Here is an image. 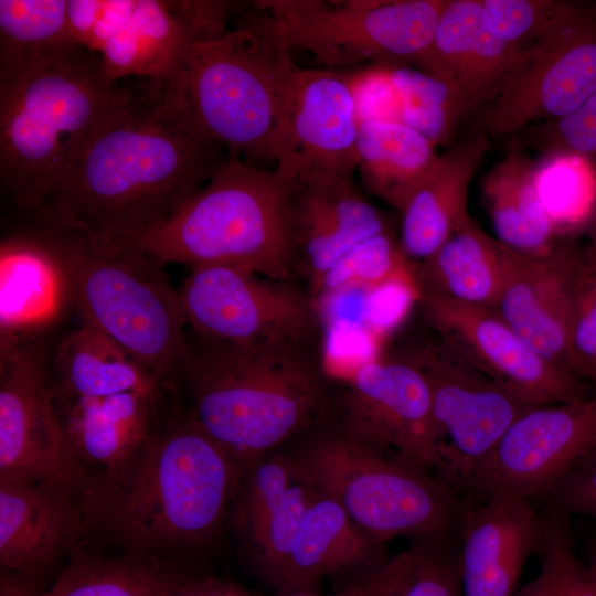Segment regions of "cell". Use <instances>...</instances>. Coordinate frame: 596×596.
Here are the masks:
<instances>
[{
	"mask_svg": "<svg viewBox=\"0 0 596 596\" xmlns=\"http://www.w3.org/2000/svg\"><path fill=\"white\" fill-rule=\"evenodd\" d=\"M332 418L351 438L434 473L440 436L422 373L386 352L361 363L336 392Z\"/></svg>",
	"mask_w": 596,
	"mask_h": 596,
	"instance_id": "13",
	"label": "cell"
},
{
	"mask_svg": "<svg viewBox=\"0 0 596 596\" xmlns=\"http://www.w3.org/2000/svg\"><path fill=\"white\" fill-rule=\"evenodd\" d=\"M71 302L64 262L54 238L1 244V347L47 326Z\"/></svg>",
	"mask_w": 596,
	"mask_h": 596,
	"instance_id": "26",
	"label": "cell"
},
{
	"mask_svg": "<svg viewBox=\"0 0 596 596\" xmlns=\"http://www.w3.org/2000/svg\"><path fill=\"white\" fill-rule=\"evenodd\" d=\"M56 401L125 392L158 396L162 384L99 330L83 323L60 342L54 360Z\"/></svg>",
	"mask_w": 596,
	"mask_h": 596,
	"instance_id": "30",
	"label": "cell"
},
{
	"mask_svg": "<svg viewBox=\"0 0 596 596\" xmlns=\"http://www.w3.org/2000/svg\"><path fill=\"white\" fill-rule=\"evenodd\" d=\"M313 489V488H312ZM331 498L313 489L275 588L317 590L327 577L374 571L390 556Z\"/></svg>",
	"mask_w": 596,
	"mask_h": 596,
	"instance_id": "23",
	"label": "cell"
},
{
	"mask_svg": "<svg viewBox=\"0 0 596 596\" xmlns=\"http://www.w3.org/2000/svg\"><path fill=\"white\" fill-rule=\"evenodd\" d=\"M280 450L298 480L334 500L377 542L459 530L466 500L428 469L354 440L332 416Z\"/></svg>",
	"mask_w": 596,
	"mask_h": 596,
	"instance_id": "7",
	"label": "cell"
},
{
	"mask_svg": "<svg viewBox=\"0 0 596 596\" xmlns=\"http://www.w3.org/2000/svg\"><path fill=\"white\" fill-rule=\"evenodd\" d=\"M508 138L540 156L566 152L596 166V93L572 113L529 126Z\"/></svg>",
	"mask_w": 596,
	"mask_h": 596,
	"instance_id": "39",
	"label": "cell"
},
{
	"mask_svg": "<svg viewBox=\"0 0 596 596\" xmlns=\"http://www.w3.org/2000/svg\"><path fill=\"white\" fill-rule=\"evenodd\" d=\"M347 587L352 596H462L458 532L413 538Z\"/></svg>",
	"mask_w": 596,
	"mask_h": 596,
	"instance_id": "32",
	"label": "cell"
},
{
	"mask_svg": "<svg viewBox=\"0 0 596 596\" xmlns=\"http://www.w3.org/2000/svg\"><path fill=\"white\" fill-rule=\"evenodd\" d=\"M482 199L496 238L528 255H545L557 245V233L540 201L535 160L509 139L504 157L486 174Z\"/></svg>",
	"mask_w": 596,
	"mask_h": 596,
	"instance_id": "29",
	"label": "cell"
},
{
	"mask_svg": "<svg viewBox=\"0 0 596 596\" xmlns=\"http://www.w3.org/2000/svg\"><path fill=\"white\" fill-rule=\"evenodd\" d=\"M503 248L470 216L434 254L412 264L416 296L493 308L503 281Z\"/></svg>",
	"mask_w": 596,
	"mask_h": 596,
	"instance_id": "28",
	"label": "cell"
},
{
	"mask_svg": "<svg viewBox=\"0 0 596 596\" xmlns=\"http://www.w3.org/2000/svg\"><path fill=\"white\" fill-rule=\"evenodd\" d=\"M543 530L536 553L549 561L554 575L555 596H596L590 571L577 556L570 515L545 507Z\"/></svg>",
	"mask_w": 596,
	"mask_h": 596,
	"instance_id": "40",
	"label": "cell"
},
{
	"mask_svg": "<svg viewBox=\"0 0 596 596\" xmlns=\"http://www.w3.org/2000/svg\"><path fill=\"white\" fill-rule=\"evenodd\" d=\"M2 596H25V595H20V594H6V595H2Z\"/></svg>",
	"mask_w": 596,
	"mask_h": 596,
	"instance_id": "50",
	"label": "cell"
},
{
	"mask_svg": "<svg viewBox=\"0 0 596 596\" xmlns=\"http://www.w3.org/2000/svg\"><path fill=\"white\" fill-rule=\"evenodd\" d=\"M391 65L375 64L341 73L354 103L359 123L371 120L400 121L401 102L394 85Z\"/></svg>",
	"mask_w": 596,
	"mask_h": 596,
	"instance_id": "42",
	"label": "cell"
},
{
	"mask_svg": "<svg viewBox=\"0 0 596 596\" xmlns=\"http://www.w3.org/2000/svg\"><path fill=\"white\" fill-rule=\"evenodd\" d=\"M400 96V121L414 129L435 147L453 141L468 107L449 82L408 64L391 65Z\"/></svg>",
	"mask_w": 596,
	"mask_h": 596,
	"instance_id": "34",
	"label": "cell"
},
{
	"mask_svg": "<svg viewBox=\"0 0 596 596\" xmlns=\"http://www.w3.org/2000/svg\"><path fill=\"white\" fill-rule=\"evenodd\" d=\"M294 180L236 156L167 220L125 248L161 265L231 266L295 281Z\"/></svg>",
	"mask_w": 596,
	"mask_h": 596,
	"instance_id": "5",
	"label": "cell"
},
{
	"mask_svg": "<svg viewBox=\"0 0 596 596\" xmlns=\"http://www.w3.org/2000/svg\"><path fill=\"white\" fill-rule=\"evenodd\" d=\"M184 320L202 340L258 345L318 343L320 310L306 288L231 267L191 268L178 289Z\"/></svg>",
	"mask_w": 596,
	"mask_h": 596,
	"instance_id": "12",
	"label": "cell"
},
{
	"mask_svg": "<svg viewBox=\"0 0 596 596\" xmlns=\"http://www.w3.org/2000/svg\"><path fill=\"white\" fill-rule=\"evenodd\" d=\"M114 477L106 524L140 551L199 546L233 509L242 467L189 414L152 433Z\"/></svg>",
	"mask_w": 596,
	"mask_h": 596,
	"instance_id": "4",
	"label": "cell"
},
{
	"mask_svg": "<svg viewBox=\"0 0 596 596\" xmlns=\"http://www.w3.org/2000/svg\"><path fill=\"white\" fill-rule=\"evenodd\" d=\"M171 596H256L241 585L214 577L185 575Z\"/></svg>",
	"mask_w": 596,
	"mask_h": 596,
	"instance_id": "44",
	"label": "cell"
},
{
	"mask_svg": "<svg viewBox=\"0 0 596 596\" xmlns=\"http://www.w3.org/2000/svg\"><path fill=\"white\" fill-rule=\"evenodd\" d=\"M586 564L590 571L596 592V544L589 546Z\"/></svg>",
	"mask_w": 596,
	"mask_h": 596,
	"instance_id": "48",
	"label": "cell"
},
{
	"mask_svg": "<svg viewBox=\"0 0 596 596\" xmlns=\"http://www.w3.org/2000/svg\"><path fill=\"white\" fill-rule=\"evenodd\" d=\"M594 448L596 396L531 407L478 468L468 500L542 499Z\"/></svg>",
	"mask_w": 596,
	"mask_h": 596,
	"instance_id": "16",
	"label": "cell"
},
{
	"mask_svg": "<svg viewBox=\"0 0 596 596\" xmlns=\"http://www.w3.org/2000/svg\"><path fill=\"white\" fill-rule=\"evenodd\" d=\"M185 575L155 558H77L35 596H171Z\"/></svg>",
	"mask_w": 596,
	"mask_h": 596,
	"instance_id": "33",
	"label": "cell"
},
{
	"mask_svg": "<svg viewBox=\"0 0 596 596\" xmlns=\"http://www.w3.org/2000/svg\"><path fill=\"white\" fill-rule=\"evenodd\" d=\"M224 150L164 109L149 83L91 134L34 214L96 247L125 248L200 190Z\"/></svg>",
	"mask_w": 596,
	"mask_h": 596,
	"instance_id": "1",
	"label": "cell"
},
{
	"mask_svg": "<svg viewBox=\"0 0 596 596\" xmlns=\"http://www.w3.org/2000/svg\"><path fill=\"white\" fill-rule=\"evenodd\" d=\"M545 507L568 515L596 518V448L542 498Z\"/></svg>",
	"mask_w": 596,
	"mask_h": 596,
	"instance_id": "43",
	"label": "cell"
},
{
	"mask_svg": "<svg viewBox=\"0 0 596 596\" xmlns=\"http://www.w3.org/2000/svg\"><path fill=\"white\" fill-rule=\"evenodd\" d=\"M397 280L416 297L412 263L403 254L400 242L386 231L352 246L323 276L311 299L319 308L334 295L376 289Z\"/></svg>",
	"mask_w": 596,
	"mask_h": 596,
	"instance_id": "35",
	"label": "cell"
},
{
	"mask_svg": "<svg viewBox=\"0 0 596 596\" xmlns=\"http://www.w3.org/2000/svg\"><path fill=\"white\" fill-rule=\"evenodd\" d=\"M587 247L596 254V204L587 221Z\"/></svg>",
	"mask_w": 596,
	"mask_h": 596,
	"instance_id": "46",
	"label": "cell"
},
{
	"mask_svg": "<svg viewBox=\"0 0 596 596\" xmlns=\"http://www.w3.org/2000/svg\"><path fill=\"white\" fill-rule=\"evenodd\" d=\"M542 530V511L529 500L468 502L458 530L462 596H515Z\"/></svg>",
	"mask_w": 596,
	"mask_h": 596,
	"instance_id": "19",
	"label": "cell"
},
{
	"mask_svg": "<svg viewBox=\"0 0 596 596\" xmlns=\"http://www.w3.org/2000/svg\"><path fill=\"white\" fill-rule=\"evenodd\" d=\"M192 42L171 2L157 0H93L77 31V43L98 53L111 79L134 75L156 85Z\"/></svg>",
	"mask_w": 596,
	"mask_h": 596,
	"instance_id": "18",
	"label": "cell"
},
{
	"mask_svg": "<svg viewBox=\"0 0 596 596\" xmlns=\"http://www.w3.org/2000/svg\"><path fill=\"white\" fill-rule=\"evenodd\" d=\"M178 382L190 415L242 468L329 419L337 392L318 343L235 345L192 336Z\"/></svg>",
	"mask_w": 596,
	"mask_h": 596,
	"instance_id": "2",
	"label": "cell"
},
{
	"mask_svg": "<svg viewBox=\"0 0 596 596\" xmlns=\"http://www.w3.org/2000/svg\"><path fill=\"white\" fill-rule=\"evenodd\" d=\"M291 61L280 30L258 9L237 28L190 43L167 78L153 84L156 97L230 156L274 161L280 84Z\"/></svg>",
	"mask_w": 596,
	"mask_h": 596,
	"instance_id": "6",
	"label": "cell"
},
{
	"mask_svg": "<svg viewBox=\"0 0 596 596\" xmlns=\"http://www.w3.org/2000/svg\"><path fill=\"white\" fill-rule=\"evenodd\" d=\"M157 397L125 392L55 401L63 405L57 407L78 459L100 464L114 473L128 464L151 436Z\"/></svg>",
	"mask_w": 596,
	"mask_h": 596,
	"instance_id": "27",
	"label": "cell"
},
{
	"mask_svg": "<svg viewBox=\"0 0 596 596\" xmlns=\"http://www.w3.org/2000/svg\"><path fill=\"white\" fill-rule=\"evenodd\" d=\"M436 147L394 120L360 124L356 170L366 191L398 212L437 163Z\"/></svg>",
	"mask_w": 596,
	"mask_h": 596,
	"instance_id": "31",
	"label": "cell"
},
{
	"mask_svg": "<svg viewBox=\"0 0 596 596\" xmlns=\"http://www.w3.org/2000/svg\"><path fill=\"white\" fill-rule=\"evenodd\" d=\"M554 571L547 560L541 557V571L530 583L518 590L515 596H555Z\"/></svg>",
	"mask_w": 596,
	"mask_h": 596,
	"instance_id": "45",
	"label": "cell"
},
{
	"mask_svg": "<svg viewBox=\"0 0 596 596\" xmlns=\"http://www.w3.org/2000/svg\"><path fill=\"white\" fill-rule=\"evenodd\" d=\"M423 323V322H422ZM387 351L425 377L440 436L435 475L462 499L512 423L531 407L464 359L424 323Z\"/></svg>",
	"mask_w": 596,
	"mask_h": 596,
	"instance_id": "10",
	"label": "cell"
},
{
	"mask_svg": "<svg viewBox=\"0 0 596 596\" xmlns=\"http://www.w3.org/2000/svg\"><path fill=\"white\" fill-rule=\"evenodd\" d=\"M422 322L502 389L531 406L587 398L582 379L529 345L492 308L416 296Z\"/></svg>",
	"mask_w": 596,
	"mask_h": 596,
	"instance_id": "15",
	"label": "cell"
},
{
	"mask_svg": "<svg viewBox=\"0 0 596 596\" xmlns=\"http://www.w3.org/2000/svg\"><path fill=\"white\" fill-rule=\"evenodd\" d=\"M573 251L557 245L549 254L528 255L504 245L503 281L492 308L536 352L571 371L567 332Z\"/></svg>",
	"mask_w": 596,
	"mask_h": 596,
	"instance_id": "20",
	"label": "cell"
},
{
	"mask_svg": "<svg viewBox=\"0 0 596 596\" xmlns=\"http://www.w3.org/2000/svg\"><path fill=\"white\" fill-rule=\"evenodd\" d=\"M518 53L488 29L480 0H448L415 67L453 84L470 114L498 97Z\"/></svg>",
	"mask_w": 596,
	"mask_h": 596,
	"instance_id": "22",
	"label": "cell"
},
{
	"mask_svg": "<svg viewBox=\"0 0 596 596\" xmlns=\"http://www.w3.org/2000/svg\"><path fill=\"white\" fill-rule=\"evenodd\" d=\"M81 517L71 493L0 478V563L11 571L50 564L76 541Z\"/></svg>",
	"mask_w": 596,
	"mask_h": 596,
	"instance_id": "25",
	"label": "cell"
},
{
	"mask_svg": "<svg viewBox=\"0 0 596 596\" xmlns=\"http://www.w3.org/2000/svg\"><path fill=\"white\" fill-rule=\"evenodd\" d=\"M342 592H343L344 596H352V594H351V592H350V589L348 587H344L342 589Z\"/></svg>",
	"mask_w": 596,
	"mask_h": 596,
	"instance_id": "49",
	"label": "cell"
},
{
	"mask_svg": "<svg viewBox=\"0 0 596 596\" xmlns=\"http://www.w3.org/2000/svg\"><path fill=\"white\" fill-rule=\"evenodd\" d=\"M279 102L276 169L296 181L353 178L360 123L342 74L291 61Z\"/></svg>",
	"mask_w": 596,
	"mask_h": 596,
	"instance_id": "17",
	"label": "cell"
},
{
	"mask_svg": "<svg viewBox=\"0 0 596 596\" xmlns=\"http://www.w3.org/2000/svg\"><path fill=\"white\" fill-rule=\"evenodd\" d=\"M0 478L68 493L86 480L41 361L22 344L1 347Z\"/></svg>",
	"mask_w": 596,
	"mask_h": 596,
	"instance_id": "14",
	"label": "cell"
},
{
	"mask_svg": "<svg viewBox=\"0 0 596 596\" xmlns=\"http://www.w3.org/2000/svg\"><path fill=\"white\" fill-rule=\"evenodd\" d=\"M596 93V3L565 0L543 32L522 49L479 130L509 137L565 116Z\"/></svg>",
	"mask_w": 596,
	"mask_h": 596,
	"instance_id": "11",
	"label": "cell"
},
{
	"mask_svg": "<svg viewBox=\"0 0 596 596\" xmlns=\"http://www.w3.org/2000/svg\"><path fill=\"white\" fill-rule=\"evenodd\" d=\"M65 232L68 240L55 241L82 322L116 342L162 386L175 384L189 336L163 265L138 249L99 248Z\"/></svg>",
	"mask_w": 596,
	"mask_h": 596,
	"instance_id": "8",
	"label": "cell"
},
{
	"mask_svg": "<svg viewBox=\"0 0 596 596\" xmlns=\"http://www.w3.org/2000/svg\"><path fill=\"white\" fill-rule=\"evenodd\" d=\"M312 492L294 476L280 449L242 468L235 524L256 567L274 587Z\"/></svg>",
	"mask_w": 596,
	"mask_h": 596,
	"instance_id": "21",
	"label": "cell"
},
{
	"mask_svg": "<svg viewBox=\"0 0 596 596\" xmlns=\"http://www.w3.org/2000/svg\"><path fill=\"white\" fill-rule=\"evenodd\" d=\"M274 596H344L342 589L337 592L333 595H321L317 590L312 589H295V590H284L277 592Z\"/></svg>",
	"mask_w": 596,
	"mask_h": 596,
	"instance_id": "47",
	"label": "cell"
},
{
	"mask_svg": "<svg viewBox=\"0 0 596 596\" xmlns=\"http://www.w3.org/2000/svg\"><path fill=\"white\" fill-rule=\"evenodd\" d=\"M488 29L520 52L531 44L561 10L565 0H480Z\"/></svg>",
	"mask_w": 596,
	"mask_h": 596,
	"instance_id": "41",
	"label": "cell"
},
{
	"mask_svg": "<svg viewBox=\"0 0 596 596\" xmlns=\"http://www.w3.org/2000/svg\"><path fill=\"white\" fill-rule=\"evenodd\" d=\"M70 42L68 1L0 0V70Z\"/></svg>",
	"mask_w": 596,
	"mask_h": 596,
	"instance_id": "36",
	"label": "cell"
},
{
	"mask_svg": "<svg viewBox=\"0 0 596 596\" xmlns=\"http://www.w3.org/2000/svg\"><path fill=\"white\" fill-rule=\"evenodd\" d=\"M490 148L489 137L477 129L439 156L430 173L400 212V246L412 263L434 254L470 217V183Z\"/></svg>",
	"mask_w": 596,
	"mask_h": 596,
	"instance_id": "24",
	"label": "cell"
},
{
	"mask_svg": "<svg viewBox=\"0 0 596 596\" xmlns=\"http://www.w3.org/2000/svg\"><path fill=\"white\" fill-rule=\"evenodd\" d=\"M143 91L72 42L0 70V181L12 203L38 211L98 125Z\"/></svg>",
	"mask_w": 596,
	"mask_h": 596,
	"instance_id": "3",
	"label": "cell"
},
{
	"mask_svg": "<svg viewBox=\"0 0 596 596\" xmlns=\"http://www.w3.org/2000/svg\"><path fill=\"white\" fill-rule=\"evenodd\" d=\"M567 354L572 371L596 383V254L587 246L573 251Z\"/></svg>",
	"mask_w": 596,
	"mask_h": 596,
	"instance_id": "38",
	"label": "cell"
},
{
	"mask_svg": "<svg viewBox=\"0 0 596 596\" xmlns=\"http://www.w3.org/2000/svg\"><path fill=\"white\" fill-rule=\"evenodd\" d=\"M540 201L556 231L585 217L596 204V166L566 152H552L535 160Z\"/></svg>",
	"mask_w": 596,
	"mask_h": 596,
	"instance_id": "37",
	"label": "cell"
},
{
	"mask_svg": "<svg viewBox=\"0 0 596 596\" xmlns=\"http://www.w3.org/2000/svg\"><path fill=\"white\" fill-rule=\"evenodd\" d=\"M448 0H262L289 50L310 53L320 68L347 72L375 64H413L430 46Z\"/></svg>",
	"mask_w": 596,
	"mask_h": 596,
	"instance_id": "9",
	"label": "cell"
}]
</instances>
